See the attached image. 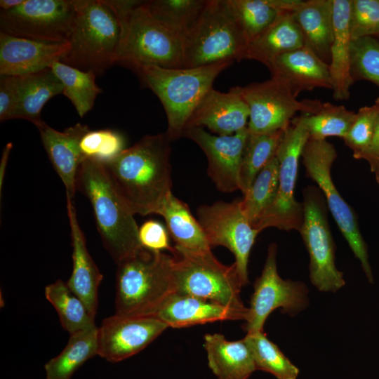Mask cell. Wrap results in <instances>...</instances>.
Masks as SVG:
<instances>
[{
    "mask_svg": "<svg viewBox=\"0 0 379 379\" xmlns=\"http://www.w3.org/2000/svg\"><path fill=\"white\" fill-rule=\"evenodd\" d=\"M171 142L166 132L146 135L103 164L116 192L133 214L159 215L172 193Z\"/></svg>",
    "mask_w": 379,
    "mask_h": 379,
    "instance_id": "obj_1",
    "label": "cell"
},
{
    "mask_svg": "<svg viewBox=\"0 0 379 379\" xmlns=\"http://www.w3.org/2000/svg\"><path fill=\"white\" fill-rule=\"evenodd\" d=\"M121 27L114 65L183 68V36L156 20L145 1L107 0Z\"/></svg>",
    "mask_w": 379,
    "mask_h": 379,
    "instance_id": "obj_2",
    "label": "cell"
},
{
    "mask_svg": "<svg viewBox=\"0 0 379 379\" xmlns=\"http://www.w3.org/2000/svg\"><path fill=\"white\" fill-rule=\"evenodd\" d=\"M115 289V314L155 316L176 292L171 254L142 246L117 264Z\"/></svg>",
    "mask_w": 379,
    "mask_h": 379,
    "instance_id": "obj_3",
    "label": "cell"
},
{
    "mask_svg": "<svg viewBox=\"0 0 379 379\" xmlns=\"http://www.w3.org/2000/svg\"><path fill=\"white\" fill-rule=\"evenodd\" d=\"M222 61L192 68H165L147 65L132 68L141 86L155 94L167 118L171 141L182 137L187 122L218 76L233 64Z\"/></svg>",
    "mask_w": 379,
    "mask_h": 379,
    "instance_id": "obj_4",
    "label": "cell"
},
{
    "mask_svg": "<svg viewBox=\"0 0 379 379\" xmlns=\"http://www.w3.org/2000/svg\"><path fill=\"white\" fill-rule=\"evenodd\" d=\"M77 190L91 202L103 245L117 265L142 247L134 214L118 195L102 163L82 160Z\"/></svg>",
    "mask_w": 379,
    "mask_h": 379,
    "instance_id": "obj_5",
    "label": "cell"
},
{
    "mask_svg": "<svg viewBox=\"0 0 379 379\" xmlns=\"http://www.w3.org/2000/svg\"><path fill=\"white\" fill-rule=\"evenodd\" d=\"M76 15L62 62L97 76L114 65L121 27L107 0H74Z\"/></svg>",
    "mask_w": 379,
    "mask_h": 379,
    "instance_id": "obj_6",
    "label": "cell"
},
{
    "mask_svg": "<svg viewBox=\"0 0 379 379\" xmlns=\"http://www.w3.org/2000/svg\"><path fill=\"white\" fill-rule=\"evenodd\" d=\"M248 41L227 0H207L183 37V68L244 60Z\"/></svg>",
    "mask_w": 379,
    "mask_h": 379,
    "instance_id": "obj_7",
    "label": "cell"
},
{
    "mask_svg": "<svg viewBox=\"0 0 379 379\" xmlns=\"http://www.w3.org/2000/svg\"><path fill=\"white\" fill-rule=\"evenodd\" d=\"M170 253L176 293L235 308L246 307L240 295L244 286L234 263L223 265L211 250L194 251L174 246Z\"/></svg>",
    "mask_w": 379,
    "mask_h": 379,
    "instance_id": "obj_8",
    "label": "cell"
},
{
    "mask_svg": "<svg viewBox=\"0 0 379 379\" xmlns=\"http://www.w3.org/2000/svg\"><path fill=\"white\" fill-rule=\"evenodd\" d=\"M301 157L307 176L315 182L321 191L340 231L359 260L368 281L373 284L367 246L361 234L356 213L342 198L331 177V167L337 158L334 145L326 140L309 138Z\"/></svg>",
    "mask_w": 379,
    "mask_h": 379,
    "instance_id": "obj_9",
    "label": "cell"
},
{
    "mask_svg": "<svg viewBox=\"0 0 379 379\" xmlns=\"http://www.w3.org/2000/svg\"><path fill=\"white\" fill-rule=\"evenodd\" d=\"M310 138L304 114L294 117L285 129L277 149L279 180L276 197L254 228L260 232L268 227L300 230L303 220V204L294 197L298 162Z\"/></svg>",
    "mask_w": 379,
    "mask_h": 379,
    "instance_id": "obj_10",
    "label": "cell"
},
{
    "mask_svg": "<svg viewBox=\"0 0 379 379\" xmlns=\"http://www.w3.org/2000/svg\"><path fill=\"white\" fill-rule=\"evenodd\" d=\"M303 220L298 231L310 256L309 276L319 291L336 292L345 284L335 264V245L329 227L327 204L319 187L304 188Z\"/></svg>",
    "mask_w": 379,
    "mask_h": 379,
    "instance_id": "obj_11",
    "label": "cell"
},
{
    "mask_svg": "<svg viewBox=\"0 0 379 379\" xmlns=\"http://www.w3.org/2000/svg\"><path fill=\"white\" fill-rule=\"evenodd\" d=\"M249 108V133L263 134L286 129L297 112L312 114L321 107L318 100H298L280 79L237 86Z\"/></svg>",
    "mask_w": 379,
    "mask_h": 379,
    "instance_id": "obj_12",
    "label": "cell"
},
{
    "mask_svg": "<svg viewBox=\"0 0 379 379\" xmlns=\"http://www.w3.org/2000/svg\"><path fill=\"white\" fill-rule=\"evenodd\" d=\"M197 215L211 248L222 246L233 253L238 275L246 286L249 255L260 232L243 213L240 199L201 205Z\"/></svg>",
    "mask_w": 379,
    "mask_h": 379,
    "instance_id": "obj_13",
    "label": "cell"
},
{
    "mask_svg": "<svg viewBox=\"0 0 379 379\" xmlns=\"http://www.w3.org/2000/svg\"><path fill=\"white\" fill-rule=\"evenodd\" d=\"M76 15L74 0H25L0 11V32L38 41L66 42Z\"/></svg>",
    "mask_w": 379,
    "mask_h": 379,
    "instance_id": "obj_14",
    "label": "cell"
},
{
    "mask_svg": "<svg viewBox=\"0 0 379 379\" xmlns=\"http://www.w3.org/2000/svg\"><path fill=\"white\" fill-rule=\"evenodd\" d=\"M277 246L271 244L261 274L254 283L248 314L244 330L246 333L263 330L269 315L276 309L290 316L298 314L308 303V290L304 283L283 279L277 267Z\"/></svg>",
    "mask_w": 379,
    "mask_h": 379,
    "instance_id": "obj_15",
    "label": "cell"
},
{
    "mask_svg": "<svg viewBox=\"0 0 379 379\" xmlns=\"http://www.w3.org/2000/svg\"><path fill=\"white\" fill-rule=\"evenodd\" d=\"M168 328L154 316L114 314L98 327V355L113 363L123 361L145 349Z\"/></svg>",
    "mask_w": 379,
    "mask_h": 379,
    "instance_id": "obj_16",
    "label": "cell"
},
{
    "mask_svg": "<svg viewBox=\"0 0 379 379\" xmlns=\"http://www.w3.org/2000/svg\"><path fill=\"white\" fill-rule=\"evenodd\" d=\"M248 130L231 135H217L201 127L185 129L182 137L194 141L208 160L207 173L215 187L222 192L240 190L239 171Z\"/></svg>",
    "mask_w": 379,
    "mask_h": 379,
    "instance_id": "obj_17",
    "label": "cell"
},
{
    "mask_svg": "<svg viewBox=\"0 0 379 379\" xmlns=\"http://www.w3.org/2000/svg\"><path fill=\"white\" fill-rule=\"evenodd\" d=\"M249 108L237 86L227 93L211 88L188 119L185 128H206L214 135H231L247 128Z\"/></svg>",
    "mask_w": 379,
    "mask_h": 379,
    "instance_id": "obj_18",
    "label": "cell"
},
{
    "mask_svg": "<svg viewBox=\"0 0 379 379\" xmlns=\"http://www.w3.org/2000/svg\"><path fill=\"white\" fill-rule=\"evenodd\" d=\"M68 49L67 41H38L0 32V75L24 76L49 68Z\"/></svg>",
    "mask_w": 379,
    "mask_h": 379,
    "instance_id": "obj_19",
    "label": "cell"
},
{
    "mask_svg": "<svg viewBox=\"0 0 379 379\" xmlns=\"http://www.w3.org/2000/svg\"><path fill=\"white\" fill-rule=\"evenodd\" d=\"M36 128L47 156L65 187L66 197L72 199L77 190L78 171L84 159L79 142L90 128L78 123L58 131L45 122Z\"/></svg>",
    "mask_w": 379,
    "mask_h": 379,
    "instance_id": "obj_20",
    "label": "cell"
},
{
    "mask_svg": "<svg viewBox=\"0 0 379 379\" xmlns=\"http://www.w3.org/2000/svg\"><path fill=\"white\" fill-rule=\"evenodd\" d=\"M267 67L272 77L282 80L295 97L303 91L331 89L329 65L305 45L279 55Z\"/></svg>",
    "mask_w": 379,
    "mask_h": 379,
    "instance_id": "obj_21",
    "label": "cell"
},
{
    "mask_svg": "<svg viewBox=\"0 0 379 379\" xmlns=\"http://www.w3.org/2000/svg\"><path fill=\"white\" fill-rule=\"evenodd\" d=\"M248 311V307L235 308L175 293L163 304L154 317L168 327L184 328L218 321H245Z\"/></svg>",
    "mask_w": 379,
    "mask_h": 379,
    "instance_id": "obj_22",
    "label": "cell"
},
{
    "mask_svg": "<svg viewBox=\"0 0 379 379\" xmlns=\"http://www.w3.org/2000/svg\"><path fill=\"white\" fill-rule=\"evenodd\" d=\"M66 198L73 249L72 272L66 283L95 317L98 304V288L103 277L88 251L85 236L79 224L72 199Z\"/></svg>",
    "mask_w": 379,
    "mask_h": 379,
    "instance_id": "obj_23",
    "label": "cell"
},
{
    "mask_svg": "<svg viewBox=\"0 0 379 379\" xmlns=\"http://www.w3.org/2000/svg\"><path fill=\"white\" fill-rule=\"evenodd\" d=\"M334 39L331 48L329 73L333 97L348 100L354 84L351 75L350 13L351 0H333Z\"/></svg>",
    "mask_w": 379,
    "mask_h": 379,
    "instance_id": "obj_24",
    "label": "cell"
},
{
    "mask_svg": "<svg viewBox=\"0 0 379 379\" xmlns=\"http://www.w3.org/2000/svg\"><path fill=\"white\" fill-rule=\"evenodd\" d=\"M305 46L293 12L285 11L248 45L244 60H253L266 67L279 55Z\"/></svg>",
    "mask_w": 379,
    "mask_h": 379,
    "instance_id": "obj_25",
    "label": "cell"
},
{
    "mask_svg": "<svg viewBox=\"0 0 379 379\" xmlns=\"http://www.w3.org/2000/svg\"><path fill=\"white\" fill-rule=\"evenodd\" d=\"M333 0H302L293 11L305 45L329 65L334 39Z\"/></svg>",
    "mask_w": 379,
    "mask_h": 379,
    "instance_id": "obj_26",
    "label": "cell"
},
{
    "mask_svg": "<svg viewBox=\"0 0 379 379\" xmlns=\"http://www.w3.org/2000/svg\"><path fill=\"white\" fill-rule=\"evenodd\" d=\"M208 364L217 379H248L256 371L251 351L243 339L227 340L220 333L206 334Z\"/></svg>",
    "mask_w": 379,
    "mask_h": 379,
    "instance_id": "obj_27",
    "label": "cell"
},
{
    "mask_svg": "<svg viewBox=\"0 0 379 379\" xmlns=\"http://www.w3.org/2000/svg\"><path fill=\"white\" fill-rule=\"evenodd\" d=\"M62 91V83L50 67L20 76V102L15 119L29 121L36 127L40 126L44 122L41 117L44 106Z\"/></svg>",
    "mask_w": 379,
    "mask_h": 379,
    "instance_id": "obj_28",
    "label": "cell"
},
{
    "mask_svg": "<svg viewBox=\"0 0 379 379\" xmlns=\"http://www.w3.org/2000/svg\"><path fill=\"white\" fill-rule=\"evenodd\" d=\"M159 215L165 220L175 246L190 251L211 250L204 230L185 202L171 193Z\"/></svg>",
    "mask_w": 379,
    "mask_h": 379,
    "instance_id": "obj_29",
    "label": "cell"
},
{
    "mask_svg": "<svg viewBox=\"0 0 379 379\" xmlns=\"http://www.w3.org/2000/svg\"><path fill=\"white\" fill-rule=\"evenodd\" d=\"M98 355V327L71 334L67 345L44 366L46 379H70L87 360Z\"/></svg>",
    "mask_w": 379,
    "mask_h": 379,
    "instance_id": "obj_30",
    "label": "cell"
},
{
    "mask_svg": "<svg viewBox=\"0 0 379 379\" xmlns=\"http://www.w3.org/2000/svg\"><path fill=\"white\" fill-rule=\"evenodd\" d=\"M44 293L57 311L62 326L69 335L96 327L95 317L67 283L58 279L47 285Z\"/></svg>",
    "mask_w": 379,
    "mask_h": 379,
    "instance_id": "obj_31",
    "label": "cell"
},
{
    "mask_svg": "<svg viewBox=\"0 0 379 379\" xmlns=\"http://www.w3.org/2000/svg\"><path fill=\"white\" fill-rule=\"evenodd\" d=\"M50 68L63 85L62 94L74 105L78 115L84 117L92 109L101 88L95 83L96 74L57 61Z\"/></svg>",
    "mask_w": 379,
    "mask_h": 379,
    "instance_id": "obj_32",
    "label": "cell"
},
{
    "mask_svg": "<svg viewBox=\"0 0 379 379\" xmlns=\"http://www.w3.org/2000/svg\"><path fill=\"white\" fill-rule=\"evenodd\" d=\"M284 131L248 134L239 171V186L243 194L250 188L260 171L276 157Z\"/></svg>",
    "mask_w": 379,
    "mask_h": 379,
    "instance_id": "obj_33",
    "label": "cell"
},
{
    "mask_svg": "<svg viewBox=\"0 0 379 379\" xmlns=\"http://www.w3.org/2000/svg\"><path fill=\"white\" fill-rule=\"evenodd\" d=\"M278 180L279 161L274 157L260 171L240 199L242 211L253 227L272 205L277 194Z\"/></svg>",
    "mask_w": 379,
    "mask_h": 379,
    "instance_id": "obj_34",
    "label": "cell"
},
{
    "mask_svg": "<svg viewBox=\"0 0 379 379\" xmlns=\"http://www.w3.org/2000/svg\"><path fill=\"white\" fill-rule=\"evenodd\" d=\"M244 340L249 347L255 370L269 373L277 379H297L299 368L270 340L263 330L247 333Z\"/></svg>",
    "mask_w": 379,
    "mask_h": 379,
    "instance_id": "obj_35",
    "label": "cell"
},
{
    "mask_svg": "<svg viewBox=\"0 0 379 379\" xmlns=\"http://www.w3.org/2000/svg\"><path fill=\"white\" fill-rule=\"evenodd\" d=\"M207 0H149L145 6L158 21L182 35L191 29Z\"/></svg>",
    "mask_w": 379,
    "mask_h": 379,
    "instance_id": "obj_36",
    "label": "cell"
},
{
    "mask_svg": "<svg viewBox=\"0 0 379 379\" xmlns=\"http://www.w3.org/2000/svg\"><path fill=\"white\" fill-rule=\"evenodd\" d=\"M227 2L248 44L279 13L285 12L278 7L277 0H227Z\"/></svg>",
    "mask_w": 379,
    "mask_h": 379,
    "instance_id": "obj_37",
    "label": "cell"
},
{
    "mask_svg": "<svg viewBox=\"0 0 379 379\" xmlns=\"http://www.w3.org/2000/svg\"><path fill=\"white\" fill-rule=\"evenodd\" d=\"M310 138L326 140L327 137L337 136L344 139L357 113L343 105L323 102L321 109L315 114H303Z\"/></svg>",
    "mask_w": 379,
    "mask_h": 379,
    "instance_id": "obj_38",
    "label": "cell"
},
{
    "mask_svg": "<svg viewBox=\"0 0 379 379\" xmlns=\"http://www.w3.org/2000/svg\"><path fill=\"white\" fill-rule=\"evenodd\" d=\"M351 75L354 80H366L379 87V40L375 36L351 41Z\"/></svg>",
    "mask_w": 379,
    "mask_h": 379,
    "instance_id": "obj_39",
    "label": "cell"
},
{
    "mask_svg": "<svg viewBox=\"0 0 379 379\" xmlns=\"http://www.w3.org/2000/svg\"><path fill=\"white\" fill-rule=\"evenodd\" d=\"M79 149L83 159H91L105 164L126 149L125 140L120 133L112 129H89L81 138Z\"/></svg>",
    "mask_w": 379,
    "mask_h": 379,
    "instance_id": "obj_40",
    "label": "cell"
},
{
    "mask_svg": "<svg viewBox=\"0 0 379 379\" xmlns=\"http://www.w3.org/2000/svg\"><path fill=\"white\" fill-rule=\"evenodd\" d=\"M379 106L361 107L344 138L345 144L353 152V157L359 159L367 150L374 132Z\"/></svg>",
    "mask_w": 379,
    "mask_h": 379,
    "instance_id": "obj_41",
    "label": "cell"
},
{
    "mask_svg": "<svg viewBox=\"0 0 379 379\" xmlns=\"http://www.w3.org/2000/svg\"><path fill=\"white\" fill-rule=\"evenodd\" d=\"M350 32L352 40L379 35V0H351Z\"/></svg>",
    "mask_w": 379,
    "mask_h": 379,
    "instance_id": "obj_42",
    "label": "cell"
},
{
    "mask_svg": "<svg viewBox=\"0 0 379 379\" xmlns=\"http://www.w3.org/2000/svg\"><path fill=\"white\" fill-rule=\"evenodd\" d=\"M20 94V76L0 75V121L15 119Z\"/></svg>",
    "mask_w": 379,
    "mask_h": 379,
    "instance_id": "obj_43",
    "label": "cell"
},
{
    "mask_svg": "<svg viewBox=\"0 0 379 379\" xmlns=\"http://www.w3.org/2000/svg\"><path fill=\"white\" fill-rule=\"evenodd\" d=\"M138 238L141 246L150 250L170 251L172 248L169 244L168 232L157 220L145 221L139 227Z\"/></svg>",
    "mask_w": 379,
    "mask_h": 379,
    "instance_id": "obj_44",
    "label": "cell"
},
{
    "mask_svg": "<svg viewBox=\"0 0 379 379\" xmlns=\"http://www.w3.org/2000/svg\"><path fill=\"white\" fill-rule=\"evenodd\" d=\"M379 158V112L378 114L374 132L367 150L360 157L368 164Z\"/></svg>",
    "mask_w": 379,
    "mask_h": 379,
    "instance_id": "obj_45",
    "label": "cell"
},
{
    "mask_svg": "<svg viewBox=\"0 0 379 379\" xmlns=\"http://www.w3.org/2000/svg\"><path fill=\"white\" fill-rule=\"evenodd\" d=\"M12 147H13V145L11 142L7 143L2 153L1 164H0V188H1L2 180L4 175L5 168L7 165L9 154L12 149Z\"/></svg>",
    "mask_w": 379,
    "mask_h": 379,
    "instance_id": "obj_46",
    "label": "cell"
},
{
    "mask_svg": "<svg viewBox=\"0 0 379 379\" xmlns=\"http://www.w3.org/2000/svg\"><path fill=\"white\" fill-rule=\"evenodd\" d=\"M25 0H1L0 11H8L15 8L23 4Z\"/></svg>",
    "mask_w": 379,
    "mask_h": 379,
    "instance_id": "obj_47",
    "label": "cell"
},
{
    "mask_svg": "<svg viewBox=\"0 0 379 379\" xmlns=\"http://www.w3.org/2000/svg\"><path fill=\"white\" fill-rule=\"evenodd\" d=\"M372 173H374L375 180L379 185V158L369 164Z\"/></svg>",
    "mask_w": 379,
    "mask_h": 379,
    "instance_id": "obj_48",
    "label": "cell"
},
{
    "mask_svg": "<svg viewBox=\"0 0 379 379\" xmlns=\"http://www.w3.org/2000/svg\"><path fill=\"white\" fill-rule=\"evenodd\" d=\"M375 104L378 105L379 106V96L376 98L375 101Z\"/></svg>",
    "mask_w": 379,
    "mask_h": 379,
    "instance_id": "obj_49",
    "label": "cell"
},
{
    "mask_svg": "<svg viewBox=\"0 0 379 379\" xmlns=\"http://www.w3.org/2000/svg\"><path fill=\"white\" fill-rule=\"evenodd\" d=\"M377 38H378V40H379V35H378V36H377Z\"/></svg>",
    "mask_w": 379,
    "mask_h": 379,
    "instance_id": "obj_50",
    "label": "cell"
}]
</instances>
